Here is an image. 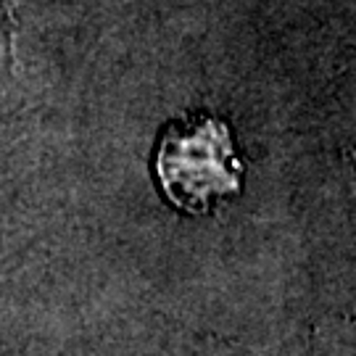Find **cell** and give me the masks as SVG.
<instances>
[{"label":"cell","instance_id":"6da1fadb","mask_svg":"<svg viewBox=\"0 0 356 356\" xmlns=\"http://www.w3.org/2000/svg\"><path fill=\"white\" fill-rule=\"evenodd\" d=\"M156 172L172 204L185 211H209L241 188V161L229 132L216 119L172 127L156 156Z\"/></svg>","mask_w":356,"mask_h":356}]
</instances>
